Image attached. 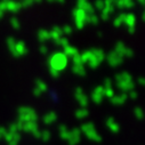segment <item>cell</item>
<instances>
[{"label":"cell","mask_w":145,"mask_h":145,"mask_svg":"<svg viewBox=\"0 0 145 145\" xmlns=\"http://www.w3.org/2000/svg\"><path fill=\"white\" fill-rule=\"evenodd\" d=\"M38 129V123L35 121H29V122H25L23 123V131L25 133H33L34 130Z\"/></svg>","instance_id":"cell-16"},{"label":"cell","mask_w":145,"mask_h":145,"mask_svg":"<svg viewBox=\"0 0 145 145\" xmlns=\"http://www.w3.org/2000/svg\"><path fill=\"white\" fill-rule=\"evenodd\" d=\"M39 52H40L42 55H47V54H48V48H47V46L41 45V46L39 47Z\"/></svg>","instance_id":"cell-50"},{"label":"cell","mask_w":145,"mask_h":145,"mask_svg":"<svg viewBox=\"0 0 145 145\" xmlns=\"http://www.w3.org/2000/svg\"><path fill=\"white\" fill-rule=\"evenodd\" d=\"M127 95H128V97H130L131 99H136V98L138 97V94H137V91H135V90L129 91V94H127Z\"/></svg>","instance_id":"cell-52"},{"label":"cell","mask_w":145,"mask_h":145,"mask_svg":"<svg viewBox=\"0 0 145 145\" xmlns=\"http://www.w3.org/2000/svg\"><path fill=\"white\" fill-rule=\"evenodd\" d=\"M63 54L69 58V57H73V56H76L77 54H79V52H78V49L76 48V47H72V46H67V47H65V48H63Z\"/></svg>","instance_id":"cell-18"},{"label":"cell","mask_w":145,"mask_h":145,"mask_svg":"<svg viewBox=\"0 0 145 145\" xmlns=\"http://www.w3.org/2000/svg\"><path fill=\"white\" fill-rule=\"evenodd\" d=\"M33 4H34L33 0H24V1L21 3V6H22V7H30V6H32Z\"/></svg>","instance_id":"cell-47"},{"label":"cell","mask_w":145,"mask_h":145,"mask_svg":"<svg viewBox=\"0 0 145 145\" xmlns=\"http://www.w3.org/2000/svg\"><path fill=\"white\" fill-rule=\"evenodd\" d=\"M72 15H73L74 17V22H76V25L79 30H81L84 26H85V20H86V16L87 14L82 10V9H79V8H74V9H72Z\"/></svg>","instance_id":"cell-3"},{"label":"cell","mask_w":145,"mask_h":145,"mask_svg":"<svg viewBox=\"0 0 145 145\" xmlns=\"http://www.w3.org/2000/svg\"><path fill=\"white\" fill-rule=\"evenodd\" d=\"M97 35H98V37H102L103 33H102V32H97Z\"/></svg>","instance_id":"cell-63"},{"label":"cell","mask_w":145,"mask_h":145,"mask_svg":"<svg viewBox=\"0 0 145 145\" xmlns=\"http://www.w3.org/2000/svg\"><path fill=\"white\" fill-rule=\"evenodd\" d=\"M35 88H38L41 93H45L47 90V85L41 79H37L35 80Z\"/></svg>","instance_id":"cell-30"},{"label":"cell","mask_w":145,"mask_h":145,"mask_svg":"<svg viewBox=\"0 0 145 145\" xmlns=\"http://www.w3.org/2000/svg\"><path fill=\"white\" fill-rule=\"evenodd\" d=\"M48 64H49V69L61 72L67 65V57L63 54V52H56L49 56Z\"/></svg>","instance_id":"cell-1"},{"label":"cell","mask_w":145,"mask_h":145,"mask_svg":"<svg viewBox=\"0 0 145 145\" xmlns=\"http://www.w3.org/2000/svg\"><path fill=\"white\" fill-rule=\"evenodd\" d=\"M4 16V12H1V10H0V18H1Z\"/></svg>","instance_id":"cell-64"},{"label":"cell","mask_w":145,"mask_h":145,"mask_svg":"<svg viewBox=\"0 0 145 145\" xmlns=\"http://www.w3.org/2000/svg\"><path fill=\"white\" fill-rule=\"evenodd\" d=\"M126 14H127V13H121L120 15H118V16L114 18V21H113V25H114L116 27H120V26L123 24Z\"/></svg>","instance_id":"cell-27"},{"label":"cell","mask_w":145,"mask_h":145,"mask_svg":"<svg viewBox=\"0 0 145 145\" xmlns=\"http://www.w3.org/2000/svg\"><path fill=\"white\" fill-rule=\"evenodd\" d=\"M22 9L21 3L17 1H6V10H9L12 13H17Z\"/></svg>","instance_id":"cell-14"},{"label":"cell","mask_w":145,"mask_h":145,"mask_svg":"<svg viewBox=\"0 0 145 145\" xmlns=\"http://www.w3.org/2000/svg\"><path fill=\"white\" fill-rule=\"evenodd\" d=\"M16 125H17V130H23V122H20V121H16Z\"/></svg>","instance_id":"cell-57"},{"label":"cell","mask_w":145,"mask_h":145,"mask_svg":"<svg viewBox=\"0 0 145 145\" xmlns=\"http://www.w3.org/2000/svg\"><path fill=\"white\" fill-rule=\"evenodd\" d=\"M89 114V111L87 110V108H79V110L76 111V118L77 119H85L86 117H88Z\"/></svg>","instance_id":"cell-28"},{"label":"cell","mask_w":145,"mask_h":145,"mask_svg":"<svg viewBox=\"0 0 145 145\" xmlns=\"http://www.w3.org/2000/svg\"><path fill=\"white\" fill-rule=\"evenodd\" d=\"M37 35H38L39 41H41V42H45V41L49 40V31H47V30H45V29L39 30Z\"/></svg>","instance_id":"cell-25"},{"label":"cell","mask_w":145,"mask_h":145,"mask_svg":"<svg viewBox=\"0 0 145 145\" xmlns=\"http://www.w3.org/2000/svg\"><path fill=\"white\" fill-rule=\"evenodd\" d=\"M49 73H50V76L53 77V78H58L59 77V72H57V71H55V70H53V69H49Z\"/></svg>","instance_id":"cell-51"},{"label":"cell","mask_w":145,"mask_h":145,"mask_svg":"<svg viewBox=\"0 0 145 145\" xmlns=\"http://www.w3.org/2000/svg\"><path fill=\"white\" fill-rule=\"evenodd\" d=\"M10 24H12V26H13L15 30H18V29L21 27V23H20L18 18H17V17H15V16L10 17Z\"/></svg>","instance_id":"cell-37"},{"label":"cell","mask_w":145,"mask_h":145,"mask_svg":"<svg viewBox=\"0 0 145 145\" xmlns=\"http://www.w3.org/2000/svg\"><path fill=\"white\" fill-rule=\"evenodd\" d=\"M54 42H55L56 46H61V47H63V48H65V47L69 46V40H67V38H65V37H61L58 40H56V41H54Z\"/></svg>","instance_id":"cell-32"},{"label":"cell","mask_w":145,"mask_h":145,"mask_svg":"<svg viewBox=\"0 0 145 145\" xmlns=\"http://www.w3.org/2000/svg\"><path fill=\"white\" fill-rule=\"evenodd\" d=\"M93 6H94V8L102 12V9L104 8V1H102V0H97V1L95 3V5H93Z\"/></svg>","instance_id":"cell-44"},{"label":"cell","mask_w":145,"mask_h":145,"mask_svg":"<svg viewBox=\"0 0 145 145\" xmlns=\"http://www.w3.org/2000/svg\"><path fill=\"white\" fill-rule=\"evenodd\" d=\"M61 38V35L58 34V33H56L55 31H49V39H53L54 41H56V40H58Z\"/></svg>","instance_id":"cell-43"},{"label":"cell","mask_w":145,"mask_h":145,"mask_svg":"<svg viewBox=\"0 0 145 145\" xmlns=\"http://www.w3.org/2000/svg\"><path fill=\"white\" fill-rule=\"evenodd\" d=\"M125 48H126L125 44H123L122 41H118V42L116 44V49H114V52L118 53V54H120V55L122 56V52H123Z\"/></svg>","instance_id":"cell-34"},{"label":"cell","mask_w":145,"mask_h":145,"mask_svg":"<svg viewBox=\"0 0 145 145\" xmlns=\"http://www.w3.org/2000/svg\"><path fill=\"white\" fill-rule=\"evenodd\" d=\"M41 94H42V93H41V91H40L38 88H35V87H34V89H33V95H34L35 97H39Z\"/></svg>","instance_id":"cell-55"},{"label":"cell","mask_w":145,"mask_h":145,"mask_svg":"<svg viewBox=\"0 0 145 145\" xmlns=\"http://www.w3.org/2000/svg\"><path fill=\"white\" fill-rule=\"evenodd\" d=\"M114 96V90L113 88H104V97H108V98H112Z\"/></svg>","instance_id":"cell-39"},{"label":"cell","mask_w":145,"mask_h":145,"mask_svg":"<svg viewBox=\"0 0 145 145\" xmlns=\"http://www.w3.org/2000/svg\"><path fill=\"white\" fill-rule=\"evenodd\" d=\"M76 99L78 101V103L80 104V106L82 108H86V106L89 104V97L84 93V94H80V95H77L76 96Z\"/></svg>","instance_id":"cell-19"},{"label":"cell","mask_w":145,"mask_h":145,"mask_svg":"<svg viewBox=\"0 0 145 145\" xmlns=\"http://www.w3.org/2000/svg\"><path fill=\"white\" fill-rule=\"evenodd\" d=\"M77 8L79 9H82L87 15H91V14H95V8L93 6V4L86 1V0H79L77 3Z\"/></svg>","instance_id":"cell-6"},{"label":"cell","mask_w":145,"mask_h":145,"mask_svg":"<svg viewBox=\"0 0 145 145\" xmlns=\"http://www.w3.org/2000/svg\"><path fill=\"white\" fill-rule=\"evenodd\" d=\"M123 24H126L128 27L130 26H135L136 25V16L131 13H127L126 14V17H125V22Z\"/></svg>","instance_id":"cell-21"},{"label":"cell","mask_w":145,"mask_h":145,"mask_svg":"<svg viewBox=\"0 0 145 145\" xmlns=\"http://www.w3.org/2000/svg\"><path fill=\"white\" fill-rule=\"evenodd\" d=\"M133 55H134L133 49L126 46V48H125L123 52H122V57H123V58H125V57H133Z\"/></svg>","instance_id":"cell-40"},{"label":"cell","mask_w":145,"mask_h":145,"mask_svg":"<svg viewBox=\"0 0 145 145\" xmlns=\"http://www.w3.org/2000/svg\"><path fill=\"white\" fill-rule=\"evenodd\" d=\"M138 3H139L140 5H144V4H145V3H144V0H139V1H138Z\"/></svg>","instance_id":"cell-62"},{"label":"cell","mask_w":145,"mask_h":145,"mask_svg":"<svg viewBox=\"0 0 145 145\" xmlns=\"http://www.w3.org/2000/svg\"><path fill=\"white\" fill-rule=\"evenodd\" d=\"M86 137L90 140H94V142H101L102 140V136L96 131V129H93V130H89L87 133H85Z\"/></svg>","instance_id":"cell-17"},{"label":"cell","mask_w":145,"mask_h":145,"mask_svg":"<svg viewBox=\"0 0 145 145\" xmlns=\"http://www.w3.org/2000/svg\"><path fill=\"white\" fill-rule=\"evenodd\" d=\"M116 84H119V82H125V81H133V77L130 73L128 72H121V73H117L116 77Z\"/></svg>","instance_id":"cell-11"},{"label":"cell","mask_w":145,"mask_h":145,"mask_svg":"<svg viewBox=\"0 0 145 145\" xmlns=\"http://www.w3.org/2000/svg\"><path fill=\"white\" fill-rule=\"evenodd\" d=\"M56 120H57V114H56L54 111H49V112H47V113L42 117V122H44L45 125H52V123H54Z\"/></svg>","instance_id":"cell-13"},{"label":"cell","mask_w":145,"mask_h":145,"mask_svg":"<svg viewBox=\"0 0 145 145\" xmlns=\"http://www.w3.org/2000/svg\"><path fill=\"white\" fill-rule=\"evenodd\" d=\"M85 23H90L93 25H97L99 23V17L96 15V14H91V15H87L86 16V20H85Z\"/></svg>","instance_id":"cell-26"},{"label":"cell","mask_w":145,"mask_h":145,"mask_svg":"<svg viewBox=\"0 0 145 145\" xmlns=\"http://www.w3.org/2000/svg\"><path fill=\"white\" fill-rule=\"evenodd\" d=\"M127 29H128V32H129L130 34L135 33V30H136V27H135V26H130V27H127Z\"/></svg>","instance_id":"cell-58"},{"label":"cell","mask_w":145,"mask_h":145,"mask_svg":"<svg viewBox=\"0 0 145 145\" xmlns=\"http://www.w3.org/2000/svg\"><path fill=\"white\" fill-rule=\"evenodd\" d=\"M138 84H139V85H144V84H145V79H144V78H142V77H140V78H138Z\"/></svg>","instance_id":"cell-59"},{"label":"cell","mask_w":145,"mask_h":145,"mask_svg":"<svg viewBox=\"0 0 145 145\" xmlns=\"http://www.w3.org/2000/svg\"><path fill=\"white\" fill-rule=\"evenodd\" d=\"M7 133V129L6 128H4V127H0V138L1 137H4V135Z\"/></svg>","instance_id":"cell-56"},{"label":"cell","mask_w":145,"mask_h":145,"mask_svg":"<svg viewBox=\"0 0 145 145\" xmlns=\"http://www.w3.org/2000/svg\"><path fill=\"white\" fill-rule=\"evenodd\" d=\"M142 20H143V21H145V13H143V14H142Z\"/></svg>","instance_id":"cell-61"},{"label":"cell","mask_w":145,"mask_h":145,"mask_svg":"<svg viewBox=\"0 0 145 145\" xmlns=\"http://www.w3.org/2000/svg\"><path fill=\"white\" fill-rule=\"evenodd\" d=\"M62 31H63V34H71L72 33V27L70 25H65L62 27Z\"/></svg>","instance_id":"cell-48"},{"label":"cell","mask_w":145,"mask_h":145,"mask_svg":"<svg viewBox=\"0 0 145 145\" xmlns=\"http://www.w3.org/2000/svg\"><path fill=\"white\" fill-rule=\"evenodd\" d=\"M18 144V142H16V140H12L10 143H8V145H17Z\"/></svg>","instance_id":"cell-60"},{"label":"cell","mask_w":145,"mask_h":145,"mask_svg":"<svg viewBox=\"0 0 145 145\" xmlns=\"http://www.w3.org/2000/svg\"><path fill=\"white\" fill-rule=\"evenodd\" d=\"M32 135H33V137H35V138H40V137H41V131H40L39 129H37V130H34V131L32 133Z\"/></svg>","instance_id":"cell-54"},{"label":"cell","mask_w":145,"mask_h":145,"mask_svg":"<svg viewBox=\"0 0 145 145\" xmlns=\"http://www.w3.org/2000/svg\"><path fill=\"white\" fill-rule=\"evenodd\" d=\"M104 88H112V80L110 78H106L104 80Z\"/></svg>","instance_id":"cell-49"},{"label":"cell","mask_w":145,"mask_h":145,"mask_svg":"<svg viewBox=\"0 0 145 145\" xmlns=\"http://www.w3.org/2000/svg\"><path fill=\"white\" fill-rule=\"evenodd\" d=\"M122 1H123V8L129 9V8H133L135 6V3L131 1V0H122Z\"/></svg>","instance_id":"cell-42"},{"label":"cell","mask_w":145,"mask_h":145,"mask_svg":"<svg viewBox=\"0 0 145 145\" xmlns=\"http://www.w3.org/2000/svg\"><path fill=\"white\" fill-rule=\"evenodd\" d=\"M8 131H9V133H13V134H14V133H18L16 122H13V123L9 125V127H8Z\"/></svg>","instance_id":"cell-46"},{"label":"cell","mask_w":145,"mask_h":145,"mask_svg":"<svg viewBox=\"0 0 145 145\" xmlns=\"http://www.w3.org/2000/svg\"><path fill=\"white\" fill-rule=\"evenodd\" d=\"M90 98H91V101L95 103V104H101L102 102H103V96L102 95H98V94H95V93H91V95H90Z\"/></svg>","instance_id":"cell-33"},{"label":"cell","mask_w":145,"mask_h":145,"mask_svg":"<svg viewBox=\"0 0 145 145\" xmlns=\"http://www.w3.org/2000/svg\"><path fill=\"white\" fill-rule=\"evenodd\" d=\"M15 52L17 54V57H21V56H24V55L27 54L29 50H27V48L25 46V42L23 40L16 41V44H15Z\"/></svg>","instance_id":"cell-8"},{"label":"cell","mask_w":145,"mask_h":145,"mask_svg":"<svg viewBox=\"0 0 145 145\" xmlns=\"http://www.w3.org/2000/svg\"><path fill=\"white\" fill-rule=\"evenodd\" d=\"M80 129V131L81 133H87V131H89V130H93V129H96L95 128V125L93 123V122H86V123H84V125H81V127L79 128Z\"/></svg>","instance_id":"cell-29"},{"label":"cell","mask_w":145,"mask_h":145,"mask_svg":"<svg viewBox=\"0 0 145 145\" xmlns=\"http://www.w3.org/2000/svg\"><path fill=\"white\" fill-rule=\"evenodd\" d=\"M106 127L110 129L112 133H119V130H120V126H119V123L118 122H116L114 121V119L112 118V117H110V118H107L106 119Z\"/></svg>","instance_id":"cell-10"},{"label":"cell","mask_w":145,"mask_h":145,"mask_svg":"<svg viewBox=\"0 0 145 145\" xmlns=\"http://www.w3.org/2000/svg\"><path fill=\"white\" fill-rule=\"evenodd\" d=\"M134 114H135L136 119H138V120H142V119H143V117H144L142 108H140V107H138V106L134 108Z\"/></svg>","instance_id":"cell-38"},{"label":"cell","mask_w":145,"mask_h":145,"mask_svg":"<svg viewBox=\"0 0 145 145\" xmlns=\"http://www.w3.org/2000/svg\"><path fill=\"white\" fill-rule=\"evenodd\" d=\"M72 62H73V65H84L82 64V61H81L80 54H77L76 56L72 57Z\"/></svg>","instance_id":"cell-41"},{"label":"cell","mask_w":145,"mask_h":145,"mask_svg":"<svg viewBox=\"0 0 145 145\" xmlns=\"http://www.w3.org/2000/svg\"><path fill=\"white\" fill-rule=\"evenodd\" d=\"M105 58L107 59V63L110 64L112 67H117V66L121 65L122 62H123V57L120 54L116 53L114 50H112V52L108 53L107 55H105Z\"/></svg>","instance_id":"cell-4"},{"label":"cell","mask_w":145,"mask_h":145,"mask_svg":"<svg viewBox=\"0 0 145 145\" xmlns=\"http://www.w3.org/2000/svg\"><path fill=\"white\" fill-rule=\"evenodd\" d=\"M15 44H16V40L14 39V37H8L7 38V46H8L9 52L12 53V55L14 57H17V54L15 52Z\"/></svg>","instance_id":"cell-23"},{"label":"cell","mask_w":145,"mask_h":145,"mask_svg":"<svg viewBox=\"0 0 145 145\" xmlns=\"http://www.w3.org/2000/svg\"><path fill=\"white\" fill-rule=\"evenodd\" d=\"M80 56H81L82 64H87V63H88V61H89V59L93 57V55H91L90 50H86V52H84L82 54H80Z\"/></svg>","instance_id":"cell-31"},{"label":"cell","mask_w":145,"mask_h":145,"mask_svg":"<svg viewBox=\"0 0 145 145\" xmlns=\"http://www.w3.org/2000/svg\"><path fill=\"white\" fill-rule=\"evenodd\" d=\"M113 12H114V1L106 0V1H104V8L101 12V18L103 21H107Z\"/></svg>","instance_id":"cell-5"},{"label":"cell","mask_w":145,"mask_h":145,"mask_svg":"<svg viewBox=\"0 0 145 145\" xmlns=\"http://www.w3.org/2000/svg\"><path fill=\"white\" fill-rule=\"evenodd\" d=\"M127 98H128L127 93H121L120 95L113 96V97L111 98V103H112L113 105H122L123 103H126Z\"/></svg>","instance_id":"cell-12"},{"label":"cell","mask_w":145,"mask_h":145,"mask_svg":"<svg viewBox=\"0 0 145 145\" xmlns=\"http://www.w3.org/2000/svg\"><path fill=\"white\" fill-rule=\"evenodd\" d=\"M58 130H59V137L64 140H69L70 138V130H67V127L65 125H61L58 127Z\"/></svg>","instance_id":"cell-22"},{"label":"cell","mask_w":145,"mask_h":145,"mask_svg":"<svg viewBox=\"0 0 145 145\" xmlns=\"http://www.w3.org/2000/svg\"><path fill=\"white\" fill-rule=\"evenodd\" d=\"M53 31H55L56 33H58L61 37L63 35V31H62V27H59V26H53V29H52Z\"/></svg>","instance_id":"cell-53"},{"label":"cell","mask_w":145,"mask_h":145,"mask_svg":"<svg viewBox=\"0 0 145 145\" xmlns=\"http://www.w3.org/2000/svg\"><path fill=\"white\" fill-rule=\"evenodd\" d=\"M90 53H91V55H93L99 63H102V62L105 59V53H104L103 49H99V48H91V49H90Z\"/></svg>","instance_id":"cell-15"},{"label":"cell","mask_w":145,"mask_h":145,"mask_svg":"<svg viewBox=\"0 0 145 145\" xmlns=\"http://www.w3.org/2000/svg\"><path fill=\"white\" fill-rule=\"evenodd\" d=\"M87 64H88V66H89L90 69H96V67H98V66H99V64H101V63H99V62H98V61L93 56V57L88 61V63H87Z\"/></svg>","instance_id":"cell-35"},{"label":"cell","mask_w":145,"mask_h":145,"mask_svg":"<svg viewBox=\"0 0 145 145\" xmlns=\"http://www.w3.org/2000/svg\"><path fill=\"white\" fill-rule=\"evenodd\" d=\"M81 139V131L79 128H73L72 130H70V138L67 140L69 145H77L79 144Z\"/></svg>","instance_id":"cell-7"},{"label":"cell","mask_w":145,"mask_h":145,"mask_svg":"<svg viewBox=\"0 0 145 145\" xmlns=\"http://www.w3.org/2000/svg\"><path fill=\"white\" fill-rule=\"evenodd\" d=\"M117 87L122 91V93H126V91H131L134 90L135 88V82L133 81H125V82H119L117 84Z\"/></svg>","instance_id":"cell-9"},{"label":"cell","mask_w":145,"mask_h":145,"mask_svg":"<svg viewBox=\"0 0 145 145\" xmlns=\"http://www.w3.org/2000/svg\"><path fill=\"white\" fill-rule=\"evenodd\" d=\"M38 120V114L35 113V111L31 107L27 106H22L18 108V119L17 121L20 122H29V121H35Z\"/></svg>","instance_id":"cell-2"},{"label":"cell","mask_w":145,"mask_h":145,"mask_svg":"<svg viewBox=\"0 0 145 145\" xmlns=\"http://www.w3.org/2000/svg\"><path fill=\"white\" fill-rule=\"evenodd\" d=\"M93 93L98 94V95H102V96L104 97V87H103V86H97V87L94 89V91H93Z\"/></svg>","instance_id":"cell-45"},{"label":"cell","mask_w":145,"mask_h":145,"mask_svg":"<svg viewBox=\"0 0 145 145\" xmlns=\"http://www.w3.org/2000/svg\"><path fill=\"white\" fill-rule=\"evenodd\" d=\"M4 138L6 139V142L7 143H10L12 140H16V142H20L21 140V135H20V133H9V131H7L5 135H4Z\"/></svg>","instance_id":"cell-20"},{"label":"cell","mask_w":145,"mask_h":145,"mask_svg":"<svg viewBox=\"0 0 145 145\" xmlns=\"http://www.w3.org/2000/svg\"><path fill=\"white\" fill-rule=\"evenodd\" d=\"M50 137H52V133L48 130V129H45V130H42L41 131V139L44 140V142H48L49 139H50Z\"/></svg>","instance_id":"cell-36"},{"label":"cell","mask_w":145,"mask_h":145,"mask_svg":"<svg viewBox=\"0 0 145 145\" xmlns=\"http://www.w3.org/2000/svg\"><path fill=\"white\" fill-rule=\"evenodd\" d=\"M72 72L76 73L77 76H80V77L86 76V69L84 65H73L72 66Z\"/></svg>","instance_id":"cell-24"}]
</instances>
